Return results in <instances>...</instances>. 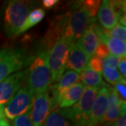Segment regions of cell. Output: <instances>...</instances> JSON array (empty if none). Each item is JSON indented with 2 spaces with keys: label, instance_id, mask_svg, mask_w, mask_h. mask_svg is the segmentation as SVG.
<instances>
[{
  "label": "cell",
  "instance_id": "cell-19",
  "mask_svg": "<svg viewBox=\"0 0 126 126\" xmlns=\"http://www.w3.org/2000/svg\"><path fill=\"white\" fill-rule=\"evenodd\" d=\"M44 126H77L71 120L62 114L61 111L57 109L53 110L50 113Z\"/></svg>",
  "mask_w": 126,
  "mask_h": 126
},
{
  "label": "cell",
  "instance_id": "cell-31",
  "mask_svg": "<svg viewBox=\"0 0 126 126\" xmlns=\"http://www.w3.org/2000/svg\"><path fill=\"white\" fill-rule=\"evenodd\" d=\"M0 126H11L6 118L4 117V115H2L0 117Z\"/></svg>",
  "mask_w": 126,
  "mask_h": 126
},
{
  "label": "cell",
  "instance_id": "cell-7",
  "mask_svg": "<svg viewBox=\"0 0 126 126\" xmlns=\"http://www.w3.org/2000/svg\"><path fill=\"white\" fill-rule=\"evenodd\" d=\"M34 94L26 84L18 90L3 108L5 118L13 120L15 118L31 110Z\"/></svg>",
  "mask_w": 126,
  "mask_h": 126
},
{
  "label": "cell",
  "instance_id": "cell-5",
  "mask_svg": "<svg viewBox=\"0 0 126 126\" xmlns=\"http://www.w3.org/2000/svg\"><path fill=\"white\" fill-rule=\"evenodd\" d=\"M31 57L24 49L4 47L0 51V82L28 65Z\"/></svg>",
  "mask_w": 126,
  "mask_h": 126
},
{
  "label": "cell",
  "instance_id": "cell-29",
  "mask_svg": "<svg viewBox=\"0 0 126 126\" xmlns=\"http://www.w3.org/2000/svg\"><path fill=\"white\" fill-rule=\"evenodd\" d=\"M108 126H126V114H123L119 119Z\"/></svg>",
  "mask_w": 126,
  "mask_h": 126
},
{
  "label": "cell",
  "instance_id": "cell-25",
  "mask_svg": "<svg viewBox=\"0 0 126 126\" xmlns=\"http://www.w3.org/2000/svg\"><path fill=\"white\" fill-rule=\"evenodd\" d=\"M121 57H116L111 53H109V55L103 59V67H109V68H114L116 69L118 66V64L120 61Z\"/></svg>",
  "mask_w": 126,
  "mask_h": 126
},
{
  "label": "cell",
  "instance_id": "cell-28",
  "mask_svg": "<svg viewBox=\"0 0 126 126\" xmlns=\"http://www.w3.org/2000/svg\"><path fill=\"white\" fill-rule=\"evenodd\" d=\"M118 67H119V70L118 71L120 72V74L121 75V76L125 79L126 78V60H125V57H121L120 58V61L118 64Z\"/></svg>",
  "mask_w": 126,
  "mask_h": 126
},
{
  "label": "cell",
  "instance_id": "cell-17",
  "mask_svg": "<svg viewBox=\"0 0 126 126\" xmlns=\"http://www.w3.org/2000/svg\"><path fill=\"white\" fill-rule=\"evenodd\" d=\"M44 16H45V11L43 8H36L31 11L28 14V16H27L26 20H25L24 23L22 24L21 28L19 29L18 32H17V36H19L20 34L26 32L31 27L34 26L38 23H39L44 19Z\"/></svg>",
  "mask_w": 126,
  "mask_h": 126
},
{
  "label": "cell",
  "instance_id": "cell-13",
  "mask_svg": "<svg viewBox=\"0 0 126 126\" xmlns=\"http://www.w3.org/2000/svg\"><path fill=\"white\" fill-rule=\"evenodd\" d=\"M90 57L81 48L78 41L71 43L67 55L65 69H69L79 74L87 67Z\"/></svg>",
  "mask_w": 126,
  "mask_h": 126
},
{
  "label": "cell",
  "instance_id": "cell-23",
  "mask_svg": "<svg viewBox=\"0 0 126 126\" xmlns=\"http://www.w3.org/2000/svg\"><path fill=\"white\" fill-rule=\"evenodd\" d=\"M12 126H34L30 116V111L15 118L12 120Z\"/></svg>",
  "mask_w": 126,
  "mask_h": 126
},
{
  "label": "cell",
  "instance_id": "cell-26",
  "mask_svg": "<svg viewBox=\"0 0 126 126\" xmlns=\"http://www.w3.org/2000/svg\"><path fill=\"white\" fill-rule=\"evenodd\" d=\"M110 52L108 50L107 47L106 46V44H102V43H100L98 44L97 48L95 50V52H94V56L99 57L101 59H105L108 55H109Z\"/></svg>",
  "mask_w": 126,
  "mask_h": 126
},
{
  "label": "cell",
  "instance_id": "cell-15",
  "mask_svg": "<svg viewBox=\"0 0 126 126\" xmlns=\"http://www.w3.org/2000/svg\"><path fill=\"white\" fill-rule=\"evenodd\" d=\"M94 24L95 21H93L91 24H89L83 33L81 37L79 38V39L78 40V43L81 48L90 58L94 56L95 50L99 44V39L96 32Z\"/></svg>",
  "mask_w": 126,
  "mask_h": 126
},
{
  "label": "cell",
  "instance_id": "cell-18",
  "mask_svg": "<svg viewBox=\"0 0 126 126\" xmlns=\"http://www.w3.org/2000/svg\"><path fill=\"white\" fill-rule=\"evenodd\" d=\"M79 75V80L85 87H100L103 83L102 74L94 71L89 67L85 68Z\"/></svg>",
  "mask_w": 126,
  "mask_h": 126
},
{
  "label": "cell",
  "instance_id": "cell-20",
  "mask_svg": "<svg viewBox=\"0 0 126 126\" xmlns=\"http://www.w3.org/2000/svg\"><path fill=\"white\" fill-rule=\"evenodd\" d=\"M103 76L106 79V80L112 85H115L119 83H124L125 82V79H124L120 72L116 69L114 68H109V67H103L102 70Z\"/></svg>",
  "mask_w": 126,
  "mask_h": 126
},
{
  "label": "cell",
  "instance_id": "cell-6",
  "mask_svg": "<svg viewBox=\"0 0 126 126\" xmlns=\"http://www.w3.org/2000/svg\"><path fill=\"white\" fill-rule=\"evenodd\" d=\"M71 42L63 38L57 41L47 51V63L51 72L52 83H57L65 70L67 55Z\"/></svg>",
  "mask_w": 126,
  "mask_h": 126
},
{
  "label": "cell",
  "instance_id": "cell-14",
  "mask_svg": "<svg viewBox=\"0 0 126 126\" xmlns=\"http://www.w3.org/2000/svg\"><path fill=\"white\" fill-rule=\"evenodd\" d=\"M95 30L97 32L98 39L100 43L106 44L110 53L119 57H125L126 54V44L125 41L116 38H111L107 36L102 32V27L99 26L95 22Z\"/></svg>",
  "mask_w": 126,
  "mask_h": 126
},
{
  "label": "cell",
  "instance_id": "cell-27",
  "mask_svg": "<svg viewBox=\"0 0 126 126\" xmlns=\"http://www.w3.org/2000/svg\"><path fill=\"white\" fill-rule=\"evenodd\" d=\"M126 83H119V84L114 85V89L115 90V92L117 93L118 96L120 97V99H122L123 101L125 102V98H126V86H125Z\"/></svg>",
  "mask_w": 126,
  "mask_h": 126
},
{
  "label": "cell",
  "instance_id": "cell-30",
  "mask_svg": "<svg viewBox=\"0 0 126 126\" xmlns=\"http://www.w3.org/2000/svg\"><path fill=\"white\" fill-rule=\"evenodd\" d=\"M58 1L57 0H44L42 2L43 6H44L46 9H50L52 7H54L55 5L57 4Z\"/></svg>",
  "mask_w": 126,
  "mask_h": 126
},
{
  "label": "cell",
  "instance_id": "cell-9",
  "mask_svg": "<svg viewBox=\"0 0 126 126\" xmlns=\"http://www.w3.org/2000/svg\"><path fill=\"white\" fill-rule=\"evenodd\" d=\"M54 110L52 96L49 90L34 95L30 116L34 126H44V122Z\"/></svg>",
  "mask_w": 126,
  "mask_h": 126
},
{
  "label": "cell",
  "instance_id": "cell-4",
  "mask_svg": "<svg viewBox=\"0 0 126 126\" xmlns=\"http://www.w3.org/2000/svg\"><path fill=\"white\" fill-rule=\"evenodd\" d=\"M64 16V38L71 43L78 41L88 26L93 21H95V20L90 18L86 12L80 7L79 2L75 4L74 8Z\"/></svg>",
  "mask_w": 126,
  "mask_h": 126
},
{
  "label": "cell",
  "instance_id": "cell-24",
  "mask_svg": "<svg viewBox=\"0 0 126 126\" xmlns=\"http://www.w3.org/2000/svg\"><path fill=\"white\" fill-rule=\"evenodd\" d=\"M87 67H89V69H91L95 72L102 74L103 70V60L96 56L92 57L89 59Z\"/></svg>",
  "mask_w": 126,
  "mask_h": 126
},
{
  "label": "cell",
  "instance_id": "cell-16",
  "mask_svg": "<svg viewBox=\"0 0 126 126\" xmlns=\"http://www.w3.org/2000/svg\"><path fill=\"white\" fill-rule=\"evenodd\" d=\"M85 86L82 83H77L62 93L59 99V104L57 108L67 109L71 107L76 103L81 97Z\"/></svg>",
  "mask_w": 126,
  "mask_h": 126
},
{
  "label": "cell",
  "instance_id": "cell-1",
  "mask_svg": "<svg viewBox=\"0 0 126 126\" xmlns=\"http://www.w3.org/2000/svg\"><path fill=\"white\" fill-rule=\"evenodd\" d=\"M26 69V84L34 95L49 90L52 76L47 63V51L42 50L30 58Z\"/></svg>",
  "mask_w": 126,
  "mask_h": 126
},
{
  "label": "cell",
  "instance_id": "cell-10",
  "mask_svg": "<svg viewBox=\"0 0 126 126\" xmlns=\"http://www.w3.org/2000/svg\"><path fill=\"white\" fill-rule=\"evenodd\" d=\"M26 69L9 75L0 82V110L3 108L11 98L26 83Z\"/></svg>",
  "mask_w": 126,
  "mask_h": 126
},
{
  "label": "cell",
  "instance_id": "cell-8",
  "mask_svg": "<svg viewBox=\"0 0 126 126\" xmlns=\"http://www.w3.org/2000/svg\"><path fill=\"white\" fill-rule=\"evenodd\" d=\"M98 21L103 30L108 31L119 23V20L125 15V1L104 0L98 8Z\"/></svg>",
  "mask_w": 126,
  "mask_h": 126
},
{
  "label": "cell",
  "instance_id": "cell-3",
  "mask_svg": "<svg viewBox=\"0 0 126 126\" xmlns=\"http://www.w3.org/2000/svg\"><path fill=\"white\" fill-rule=\"evenodd\" d=\"M30 13V5L20 0L8 1L3 14V30L10 39L17 37V32Z\"/></svg>",
  "mask_w": 126,
  "mask_h": 126
},
{
  "label": "cell",
  "instance_id": "cell-2",
  "mask_svg": "<svg viewBox=\"0 0 126 126\" xmlns=\"http://www.w3.org/2000/svg\"><path fill=\"white\" fill-rule=\"evenodd\" d=\"M98 89L99 87H85L81 97L74 106L67 109H57L77 126H87Z\"/></svg>",
  "mask_w": 126,
  "mask_h": 126
},
{
  "label": "cell",
  "instance_id": "cell-22",
  "mask_svg": "<svg viewBox=\"0 0 126 126\" xmlns=\"http://www.w3.org/2000/svg\"><path fill=\"white\" fill-rule=\"evenodd\" d=\"M102 32L108 37L116 38V39H121L123 41L125 42V39H126L125 26H123L119 23H118L115 27H113L112 29L108 30V31H106V30L102 29Z\"/></svg>",
  "mask_w": 126,
  "mask_h": 126
},
{
  "label": "cell",
  "instance_id": "cell-11",
  "mask_svg": "<svg viewBox=\"0 0 126 126\" xmlns=\"http://www.w3.org/2000/svg\"><path fill=\"white\" fill-rule=\"evenodd\" d=\"M126 103L120 99L114 89H110L107 99V108L98 126H108L125 113Z\"/></svg>",
  "mask_w": 126,
  "mask_h": 126
},
{
  "label": "cell",
  "instance_id": "cell-32",
  "mask_svg": "<svg viewBox=\"0 0 126 126\" xmlns=\"http://www.w3.org/2000/svg\"><path fill=\"white\" fill-rule=\"evenodd\" d=\"M2 115H3V112H2V110H0V117H1Z\"/></svg>",
  "mask_w": 126,
  "mask_h": 126
},
{
  "label": "cell",
  "instance_id": "cell-21",
  "mask_svg": "<svg viewBox=\"0 0 126 126\" xmlns=\"http://www.w3.org/2000/svg\"><path fill=\"white\" fill-rule=\"evenodd\" d=\"M80 7L86 12L89 16L93 20H96L95 16L97 15L100 6V1L98 0H84V1L79 2Z\"/></svg>",
  "mask_w": 126,
  "mask_h": 126
},
{
  "label": "cell",
  "instance_id": "cell-12",
  "mask_svg": "<svg viewBox=\"0 0 126 126\" xmlns=\"http://www.w3.org/2000/svg\"><path fill=\"white\" fill-rule=\"evenodd\" d=\"M110 89L111 88L106 83H102V84L99 87L97 94L96 96L94 105L90 111L87 126H98V124L102 120L107 108V99Z\"/></svg>",
  "mask_w": 126,
  "mask_h": 126
}]
</instances>
